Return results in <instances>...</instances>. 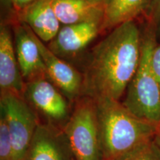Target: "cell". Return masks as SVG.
Listing matches in <instances>:
<instances>
[{
	"instance_id": "d6986e66",
	"label": "cell",
	"mask_w": 160,
	"mask_h": 160,
	"mask_svg": "<svg viewBox=\"0 0 160 160\" xmlns=\"http://www.w3.org/2000/svg\"><path fill=\"white\" fill-rule=\"evenodd\" d=\"M36 1V0H11L12 9L14 13L17 14V13L25 8L26 6Z\"/></svg>"
},
{
	"instance_id": "30bf717a",
	"label": "cell",
	"mask_w": 160,
	"mask_h": 160,
	"mask_svg": "<svg viewBox=\"0 0 160 160\" xmlns=\"http://www.w3.org/2000/svg\"><path fill=\"white\" fill-rule=\"evenodd\" d=\"M24 80L16 54L10 25L2 22L0 27V93L10 92L22 96Z\"/></svg>"
},
{
	"instance_id": "4fadbf2b",
	"label": "cell",
	"mask_w": 160,
	"mask_h": 160,
	"mask_svg": "<svg viewBox=\"0 0 160 160\" xmlns=\"http://www.w3.org/2000/svg\"><path fill=\"white\" fill-rule=\"evenodd\" d=\"M59 22L75 25L95 20L103 21L105 5L90 0H51Z\"/></svg>"
},
{
	"instance_id": "7c38bea8",
	"label": "cell",
	"mask_w": 160,
	"mask_h": 160,
	"mask_svg": "<svg viewBox=\"0 0 160 160\" xmlns=\"http://www.w3.org/2000/svg\"><path fill=\"white\" fill-rule=\"evenodd\" d=\"M16 15L19 22L27 25L45 42L54 39L61 28L51 0H36Z\"/></svg>"
},
{
	"instance_id": "ba28073f",
	"label": "cell",
	"mask_w": 160,
	"mask_h": 160,
	"mask_svg": "<svg viewBox=\"0 0 160 160\" xmlns=\"http://www.w3.org/2000/svg\"><path fill=\"white\" fill-rule=\"evenodd\" d=\"M22 160H76L63 128L42 122Z\"/></svg>"
},
{
	"instance_id": "ffe728a7",
	"label": "cell",
	"mask_w": 160,
	"mask_h": 160,
	"mask_svg": "<svg viewBox=\"0 0 160 160\" xmlns=\"http://www.w3.org/2000/svg\"><path fill=\"white\" fill-rule=\"evenodd\" d=\"M153 141V142L157 145V147L160 149V122L157 125V128H156V132Z\"/></svg>"
},
{
	"instance_id": "6da1fadb",
	"label": "cell",
	"mask_w": 160,
	"mask_h": 160,
	"mask_svg": "<svg viewBox=\"0 0 160 160\" xmlns=\"http://www.w3.org/2000/svg\"><path fill=\"white\" fill-rule=\"evenodd\" d=\"M141 51L142 33L134 20L112 29L86 58L83 96L120 101L139 67Z\"/></svg>"
},
{
	"instance_id": "9c48e42d",
	"label": "cell",
	"mask_w": 160,
	"mask_h": 160,
	"mask_svg": "<svg viewBox=\"0 0 160 160\" xmlns=\"http://www.w3.org/2000/svg\"><path fill=\"white\" fill-rule=\"evenodd\" d=\"M102 20H95L63 25L48 47L65 61L74 59L102 31Z\"/></svg>"
},
{
	"instance_id": "7a4b0ae2",
	"label": "cell",
	"mask_w": 160,
	"mask_h": 160,
	"mask_svg": "<svg viewBox=\"0 0 160 160\" xmlns=\"http://www.w3.org/2000/svg\"><path fill=\"white\" fill-rule=\"evenodd\" d=\"M94 100L103 160H121L153 141L157 127L131 113L121 101Z\"/></svg>"
},
{
	"instance_id": "7402d4cb",
	"label": "cell",
	"mask_w": 160,
	"mask_h": 160,
	"mask_svg": "<svg viewBox=\"0 0 160 160\" xmlns=\"http://www.w3.org/2000/svg\"><path fill=\"white\" fill-rule=\"evenodd\" d=\"M90 1H92V2H99V3H102V4H104V5H107L108 3L111 0H90Z\"/></svg>"
},
{
	"instance_id": "5b68a950",
	"label": "cell",
	"mask_w": 160,
	"mask_h": 160,
	"mask_svg": "<svg viewBox=\"0 0 160 160\" xmlns=\"http://www.w3.org/2000/svg\"><path fill=\"white\" fill-rule=\"evenodd\" d=\"M0 109L7 118L13 160H22L41 119L22 96L13 93H0Z\"/></svg>"
},
{
	"instance_id": "52a82bcc",
	"label": "cell",
	"mask_w": 160,
	"mask_h": 160,
	"mask_svg": "<svg viewBox=\"0 0 160 160\" xmlns=\"http://www.w3.org/2000/svg\"><path fill=\"white\" fill-rule=\"evenodd\" d=\"M27 28L39 47L48 78L73 104L83 96L82 73L74 65L56 55L28 26Z\"/></svg>"
},
{
	"instance_id": "44dd1931",
	"label": "cell",
	"mask_w": 160,
	"mask_h": 160,
	"mask_svg": "<svg viewBox=\"0 0 160 160\" xmlns=\"http://www.w3.org/2000/svg\"><path fill=\"white\" fill-rule=\"evenodd\" d=\"M1 5L2 7L6 9H11L12 8L11 5V0H1Z\"/></svg>"
},
{
	"instance_id": "5bb4252c",
	"label": "cell",
	"mask_w": 160,
	"mask_h": 160,
	"mask_svg": "<svg viewBox=\"0 0 160 160\" xmlns=\"http://www.w3.org/2000/svg\"><path fill=\"white\" fill-rule=\"evenodd\" d=\"M151 0H111L105 6L102 31L112 30L146 13Z\"/></svg>"
},
{
	"instance_id": "277c9868",
	"label": "cell",
	"mask_w": 160,
	"mask_h": 160,
	"mask_svg": "<svg viewBox=\"0 0 160 160\" xmlns=\"http://www.w3.org/2000/svg\"><path fill=\"white\" fill-rule=\"evenodd\" d=\"M63 130L76 160H103L94 99H78Z\"/></svg>"
},
{
	"instance_id": "e0dca14e",
	"label": "cell",
	"mask_w": 160,
	"mask_h": 160,
	"mask_svg": "<svg viewBox=\"0 0 160 160\" xmlns=\"http://www.w3.org/2000/svg\"><path fill=\"white\" fill-rule=\"evenodd\" d=\"M146 14L148 22L153 26L157 37L160 38V0H151Z\"/></svg>"
},
{
	"instance_id": "2e32d148",
	"label": "cell",
	"mask_w": 160,
	"mask_h": 160,
	"mask_svg": "<svg viewBox=\"0 0 160 160\" xmlns=\"http://www.w3.org/2000/svg\"><path fill=\"white\" fill-rule=\"evenodd\" d=\"M121 160H160V149L151 141Z\"/></svg>"
},
{
	"instance_id": "9a60e30c",
	"label": "cell",
	"mask_w": 160,
	"mask_h": 160,
	"mask_svg": "<svg viewBox=\"0 0 160 160\" xmlns=\"http://www.w3.org/2000/svg\"><path fill=\"white\" fill-rule=\"evenodd\" d=\"M0 160H13V145L5 112L0 109Z\"/></svg>"
},
{
	"instance_id": "3957f363",
	"label": "cell",
	"mask_w": 160,
	"mask_h": 160,
	"mask_svg": "<svg viewBox=\"0 0 160 160\" xmlns=\"http://www.w3.org/2000/svg\"><path fill=\"white\" fill-rule=\"evenodd\" d=\"M157 39L153 26L147 22L142 33L139 67L122 102L131 113L156 127L160 122V88L152 69L151 59Z\"/></svg>"
},
{
	"instance_id": "ac0fdd59",
	"label": "cell",
	"mask_w": 160,
	"mask_h": 160,
	"mask_svg": "<svg viewBox=\"0 0 160 160\" xmlns=\"http://www.w3.org/2000/svg\"><path fill=\"white\" fill-rule=\"evenodd\" d=\"M151 65L153 72L160 88V42H157L153 49L151 59Z\"/></svg>"
},
{
	"instance_id": "8fae6325",
	"label": "cell",
	"mask_w": 160,
	"mask_h": 160,
	"mask_svg": "<svg viewBox=\"0 0 160 160\" xmlns=\"http://www.w3.org/2000/svg\"><path fill=\"white\" fill-rule=\"evenodd\" d=\"M13 37L18 63L25 82L48 77L39 47L27 26L18 22L13 27Z\"/></svg>"
},
{
	"instance_id": "8992f818",
	"label": "cell",
	"mask_w": 160,
	"mask_h": 160,
	"mask_svg": "<svg viewBox=\"0 0 160 160\" xmlns=\"http://www.w3.org/2000/svg\"><path fill=\"white\" fill-rule=\"evenodd\" d=\"M23 97L44 122L63 128L71 117L73 103L48 77L25 82Z\"/></svg>"
}]
</instances>
